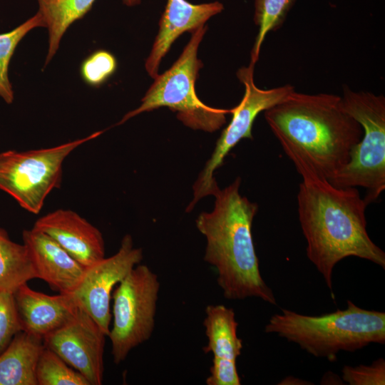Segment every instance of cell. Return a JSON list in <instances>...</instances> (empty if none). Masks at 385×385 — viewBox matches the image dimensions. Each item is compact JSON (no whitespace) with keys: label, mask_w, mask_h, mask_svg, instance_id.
I'll return each mask as SVG.
<instances>
[{"label":"cell","mask_w":385,"mask_h":385,"mask_svg":"<svg viewBox=\"0 0 385 385\" xmlns=\"http://www.w3.org/2000/svg\"><path fill=\"white\" fill-rule=\"evenodd\" d=\"M265 118L299 175L329 179L349 162L363 135L342 97L295 91L265 111Z\"/></svg>","instance_id":"cell-1"},{"label":"cell","mask_w":385,"mask_h":385,"mask_svg":"<svg viewBox=\"0 0 385 385\" xmlns=\"http://www.w3.org/2000/svg\"><path fill=\"white\" fill-rule=\"evenodd\" d=\"M299 220L307 258L322 275L332 297V274L342 260L356 257L385 269V253L369 236L367 202L356 188H337L313 173L300 175Z\"/></svg>","instance_id":"cell-2"},{"label":"cell","mask_w":385,"mask_h":385,"mask_svg":"<svg viewBox=\"0 0 385 385\" xmlns=\"http://www.w3.org/2000/svg\"><path fill=\"white\" fill-rule=\"evenodd\" d=\"M240 183L238 177L229 186L218 188L212 195L214 209L200 213L195 221L207 240L204 260L215 268L225 298L256 297L276 305L273 291L261 275L252 239L258 206L240 194Z\"/></svg>","instance_id":"cell-3"},{"label":"cell","mask_w":385,"mask_h":385,"mask_svg":"<svg viewBox=\"0 0 385 385\" xmlns=\"http://www.w3.org/2000/svg\"><path fill=\"white\" fill-rule=\"evenodd\" d=\"M265 332L297 344L315 357L333 361L340 351L385 344V312L363 309L350 300L344 309L319 316L282 309L270 317Z\"/></svg>","instance_id":"cell-4"},{"label":"cell","mask_w":385,"mask_h":385,"mask_svg":"<svg viewBox=\"0 0 385 385\" xmlns=\"http://www.w3.org/2000/svg\"><path fill=\"white\" fill-rule=\"evenodd\" d=\"M206 29L203 25L191 31L190 40L178 59L168 71L155 78L140 106L127 113L117 125L141 113L163 106L177 112L178 118L195 130L213 132L225 123V115L230 113V109L204 104L195 90V81L202 66L197 53Z\"/></svg>","instance_id":"cell-5"},{"label":"cell","mask_w":385,"mask_h":385,"mask_svg":"<svg viewBox=\"0 0 385 385\" xmlns=\"http://www.w3.org/2000/svg\"><path fill=\"white\" fill-rule=\"evenodd\" d=\"M343 93V106L361 125L363 135L346 165L327 180L337 188H366L364 199L369 204L385 189V98L347 87Z\"/></svg>","instance_id":"cell-6"},{"label":"cell","mask_w":385,"mask_h":385,"mask_svg":"<svg viewBox=\"0 0 385 385\" xmlns=\"http://www.w3.org/2000/svg\"><path fill=\"white\" fill-rule=\"evenodd\" d=\"M103 132L51 148L0 153V190L24 210L39 213L49 193L61 187L66 158L78 146Z\"/></svg>","instance_id":"cell-7"},{"label":"cell","mask_w":385,"mask_h":385,"mask_svg":"<svg viewBox=\"0 0 385 385\" xmlns=\"http://www.w3.org/2000/svg\"><path fill=\"white\" fill-rule=\"evenodd\" d=\"M160 287L158 275L147 265L138 264L114 288L113 326L108 337L115 364L150 338Z\"/></svg>","instance_id":"cell-8"},{"label":"cell","mask_w":385,"mask_h":385,"mask_svg":"<svg viewBox=\"0 0 385 385\" xmlns=\"http://www.w3.org/2000/svg\"><path fill=\"white\" fill-rule=\"evenodd\" d=\"M255 64L241 68L237 73L240 82L245 86V93L240 103L230 109L232 119L217 140L215 150L193 185V199L186 209L192 210L202 197L212 195L219 188L213 173L220 167L225 156L242 139L252 138L253 123L262 111L272 108L284 100L294 91L292 86L261 89L254 83Z\"/></svg>","instance_id":"cell-9"},{"label":"cell","mask_w":385,"mask_h":385,"mask_svg":"<svg viewBox=\"0 0 385 385\" xmlns=\"http://www.w3.org/2000/svg\"><path fill=\"white\" fill-rule=\"evenodd\" d=\"M142 260V250L134 247L132 237L125 235L115 255L86 268L80 284L71 294L107 337L112 319L113 291Z\"/></svg>","instance_id":"cell-10"},{"label":"cell","mask_w":385,"mask_h":385,"mask_svg":"<svg viewBox=\"0 0 385 385\" xmlns=\"http://www.w3.org/2000/svg\"><path fill=\"white\" fill-rule=\"evenodd\" d=\"M106 334L78 304L72 317L43 339L44 346L80 372L90 385H101Z\"/></svg>","instance_id":"cell-11"},{"label":"cell","mask_w":385,"mask_h":385,"mask_svg":"<svg viewBox=\"0 0 385 385\" xmlns=\"http://www.w3.org/2000/svg\"><path fill=\"white\" fill-rule=\"evenodd\" d=\"M33 229L50 236L86 268L105 257L100 230L73 210L51 212L38 218Z\"/></svg>","instance_id":"cell-12"},{"label":"cell","mask_w":385,"mask_h":385,"mask_svg":"<svg viewBox=\"0 0 385 385\" xmlns=\"http://www.w3.org/2000/svg\"><path fill=\"white\" fill-rule=\"evenodd\" d=\"M22 239L36 277L60 294H71L80 284L86 267L42 232L24 230Z\"/></svg>","instance_id":"cell-13"},{"label":"cell","mask_w":385,"mask_h":385,"mask_svg":"<svg viewBox=\"0 0 385 385\" xmlns=\"http://www.w3.org/2000/svg\"><path fill=\"white\" fill-rule=\"evenodd\" d=\"M13 295L22 331L42 339L65 324L78 305L72 294L48 295L34 290L27 283Z\"/></svg>","instance_id":"cell-14"},{"label":"cell","mask_w":385,"mask_h":385,"mask_svg":"<svg viewBox=\"0 0 385 385\" xmlns=\"http://www.w3.org/2000/svg\"><path fill=\"white\" fill-rule=\"evenodd\" d=\"M222 9V4L218 1L192 4L185 0H168L159 22L158 35L145 62L148 74L154 78L158 76L162 58L180 35L203 26Z\"/></svg>","instance_id":"cell-15"},{"label":"cell","mask_w":385,"mask_h":385,"mask_svg":"<svg viewBox=\"0 0 385 385\" xmlns=\"http://www.w3.org/2000/svg\"><path fill=\"white\" fill-rule=\"evenodd\" d=\"M43 339L18 332L0 354V385H37L36 368Z\"/></svg>","instance_id":"cell-16"},{"label":"cell","mask_w":385,"mask_h":385,"mask_svg":"<svg viewBox=\"0 0 385 385\" xmlns=\"http://www.w3.org/2000/svg\"><path fill=\"white\" fill-rule=\"evenodd\" d=\"M203 326L207 338L203 351L211 352L213 358L236 361L243 345L233 309L223 304L207 306Z\"/></svg>","instance_id":"cell-17"},{"label":"cell","mask_w":385,"mask_h":385,"mask_svg":"<svg viewBox=\"0 0 385 385\" xmlns=\"http://www.w3.org/2000/svg\"><path fill=\"white\" fill-rule=\"evenodd\" d=\"M96 0H37L43 27L48 29V48L45 66L59 48L68 28L91 10Z\"/></svg>","instance_id":"cell-18"},{"label":"cell","mask_w":385,"mask_h":385,"mask_svg":"<svg viewBox=\"0 0 385 385\" xmlns=\"http://www.w3.org/2000/svg\"><path fill=\"white\" fill-rule=\"evenodd\" d=\"M36 274L26 246L14 242L0 227V292L13 293Z\"/></svg>","instance_id":"cell-19"},{"label":"cell","mask_w":385,"mask_h":385,"mask_svg":"<svg viewBox=\"0 0 385 385\" xmlns=\"http://www.w3.org/2000/svg\"><path fill=\"white\" fill-rule=\"evenodd\" d=\"M295 1L255 0L254 21L259 29L251 51L250 63L255 65L267 34L277 30L282 25Z\"/></svg>","instance_id":"cell-20"},{"label":"cell","mask_w":385,"mask_h":385,"mask_svg":"<svg viewBox=\"0 0 385 385\" xmlns=\"http://www.w3.org/2000/svg\"><path fill=\"white\" fill-rule=\"evenodd\" d=\"M41 26L43 27V20L37 12L12 31L0 34V97L6 103H11L14 98L9 78V66L11 58L21 39L31 30Z\"/></svg>","instance_id":"cell-21"},{"label":"cell","mask_w":385,"mask_h":385,"mask_svg":"<svg viewBox=\"0 0 385 385\" xmlns=\"http://www.w3.org/2000/svg\"><path fill=\"white\" fill-rule=\"evenodd\" d=\"M36 378L37 385H90L80 372L45 346L38 359Z\"/></svg>","instance_id":"cell-22"},{"label":"cell","mask_w":385,"mask_h":385,"mask_svg":"<svg viewBox=\"0 0 385 385\" xmlns=\"http://www.w3.org/2000/svg\"><path fill=\"white\" fill-rule=\"evenodd\" d=\"M116 66L117 62L113 54L98 50L83 61L81 75L87 84L98 86L115 72Z\"/></svg>","instance_id":"cell-23"},{"label":"cell","mask_w":385,"mask_h":385,"mask_svg":"<svg viewBox=\"0 0 385 385\" xmlns=\"http://www.w3.org/2000/svg\"><path fill=\"white\" fill-rule=\"evenodd\" d=\"M341 378L349 385H384L385 360L379 358L369 365H345Z\"/></svg>","instance_id":"cell-24"},{"label":"cell","mask_w":385,"mask_h":385,"mask_svg":"<svg viewBox=\"0 0 385 385\" xmlns=\"http://www.w3.org/2000/svg\"><path fill=\"white\" fill-rule=\"evenodd\" d=\"M21 331L13 293L0 292V354Z\"/></svg>","instance_id":"cell-25"},{"label":"cell","mask_w":385,"mask_h":385,"mask_svg":"<svg viewBox=\"0 0 385 385\" xmlns=\"http://www.w3.org/2000/svg\"><path fill=\"white\" fill-rule=\"evenodd\" d=\"M205 383L207 385H240L236 361L213 358Z\"/></svg>","instance_id":"cell-26"},{"label":"cell","mask_w":385,"mask_h":385,"mask_svg":"<svg viewBox=\"0 0 385 385\" xmlns=\"http://www.w3.org/2000/svg\"><path fill=\"white\" fill-rule=\"evenodd\" d=\"M278 384L280 385H307V384H312V383H309V381L300 379L297 377L294 376H287L284 378Z\"/></svg>","instance_id":"cell-27"},{"label":"cell","mask_w":385,"mask_h":385,"mask_svg":"<svg viewBox=\"0 0 385 385\" xmlns=\"http://www.w3.org/2000/svg\"><path fill=\"white\" fill-rule=\"evenodd\" d=\"M337 382L344 384V383H342L344 382L342 378L336 376L332 372L326 373L321 381L322 384H339Z\"/></svg>","instance_id":"cell-28"},{"label":"cell","mask_w":385,"mask_h":385,"mask_svg":"<svg viewBox=\"0 0 385 385\" xmlns=\"http://www.w3.org/2000/svg\"><path fill=\"white\" fill-rule=\"evenodd\" d=\"M123 2L129 6H135L140 2V0H123Z\"/></svg>","instance_id":"cell-29"}]
</instances>
